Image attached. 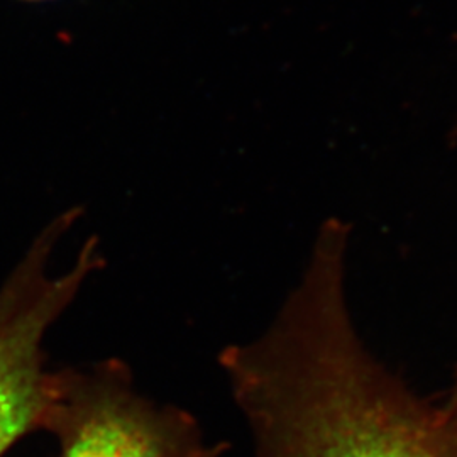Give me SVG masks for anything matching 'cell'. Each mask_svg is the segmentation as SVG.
I'll list each match as a JSON object with an SVG mask.
<instances>
[{
	"label": "cell",
	"mask_w": 457,
	"mask_h": 457,
	"mask_svg": "<svg viewBox=\"0 0 457 457\" xmlns=\"http://www.w3.org/2000/svg\"><path fill=\"white\" fill-rule=\"evenodd\" d=\"M347 228L328 220L271 326L220 353L256 457H457V403L427 400L361 341L344 292Z\"/></svg>",
	"instance_id": "cell-1"
},
{
	"label": "cell",
	"mask_w": 457,
	"mask_h": 457,
	"mask_svg": "<svg viewBox=\"0 0 457 457\" xmlns=\"http://www.w3.org/2000/svg\"><path fill=\"white\" fill-rule=\"evenodd\" d=\"M73 219L75 212L65 213L43 230L0 287V457L34 432H46L56 371L46 364L45 339L102 262L90 239L71 270L49 273L51 249Z\"/></svg>",
	"instance_id": "cell-2"
},
{
	"label": "cell",
	"mask_w": 457,
	"mask_h": 457,
	"mask_svg": "<svg viewBox=\"0 0 457 457\" xmlns=\"http://www.w3.org/2000/svg\"><path fill=\"white\" fill-rule=\"evenodd\" d=\"M46 432L60 457H217L195 417L136 388L131 370L104 360L56 371Z\"/></svg>",
	"instance_id": "cell-3"
},
{
	"label": "cell",
	"mask_w": 457,
	"mask_h": 457,
	"mask_svg": "<svg viewBox=\"0 0 457 457\" xmlns=\"http://www.w3.org/2000/svg\"><path fill=\"white\" fill-rule=\"evenodd\" d=\"M451 400H454V402H457V373H456V379H454V385L451 386V392L445 393Z\"/></svg>",
	"instance_id": "cell-4"
}]
</instances>
